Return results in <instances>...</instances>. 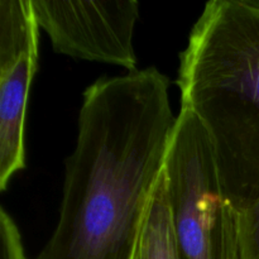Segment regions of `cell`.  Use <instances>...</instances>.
Masks as SVG:
<instances>
[{
    "mask_svg": "<svg viewBox=\"0 0 259 259\" xmlns=\"http://www.w3.org/2000/svg\"><path fill=\"white\" fill-rule=\"evenodd\" d=\"M133 259H180L166 169L149 196Z\"/></svg>",
    "mask_w": 259,
    "mask_h": 259,
    "instance_id": "8992f818",
    "label": "cell"
},
{
    "mask_svg": "<svg viewBox=\"0 0 259 259\" xmlns=\"http://www.w3.org/2000/svg\"><path fill=\"white\" fill-rule=\"evenodd\" d=\"M164 169L180 259H238L237 210L225 195L206 131L184 106Z\"/></svg>",
    "mask_w": 259,
    "mask_h": 259,
    "instance_id": "3957f363",
    "label": "cell"
},
{
    "mask_svg": "<svg viewBox=\"0 0 259 259\" xmlns=\"http://www.w3.org/2000/svg\"><path fill=\"white\" fill-rule=\"evenodd\" d=\"M32 0L0 2V190L25 167V115L39 57Z\"/></svg>",
    "mask_w": 259,
    "mask_h": 259,
    "instance_id": "5b68a950",
    "label": "cell"
},
{
    "mask_svg": "<svg viewBox=\"0 0 259 259\" xmlns=\"http://www.w3.org/2000/svg\"><path fill=\"white\" fill-rule=\"evenodd\" d=\"M0 247L2 259H27L19 228L5 207L0 209Z\"/></svg>",
    "mask_w": 259,
    "mask_h": 259,
    "instance_id": "ba28073f",
    "label": "cell"
},
{
    "mask_svg": "<svg viewBox=\"0 0 259 259\" xmlns=\"http://www.w3.org/2000/svg\"><path fill=\"white\" fill-rule=\"evenodd\" d=\"M35 19L53 51L76 60L138 70L134 30L139 2L32 0Z\"/></svg>",
    "mask_w": 259,
    "mask_h": 259,
    "instance_id": "277c9868",
    "label": "cell"
},
{
    "mask_svg": "<svg viewBox=\"0 0 259 259\" xmlns=\"http://www.w3.org/2000/svg\"><path fill=\"white\" fill-rule=\"evenodd\" d=\"M154 66L85 89L55 230L33 259H133L177 115Z\"/></svg>",
    "mask_w": 259,
    "mask_h": 259,
    "instance_id": "6da1fadb",
    "label": "cell"
},
{
    "mask_svg": "<svg viewBox=\"0 0 259 259\" xmlns=\"http://www.w3.org/2000/svg\"><path fill=\"white\" fill-rule=\"evenodd\" d=\"M181 106L206 131L237 211L259 199V0H211L180 55Z\"/></svg>",
    "mask_w": 259,
    "mask_h": 259,
    "instance_id": "7a4b0ae2",
    "label": "cell"
},
{
    "mask_svg": "<svg viewBox=\"0 0 259 259\" xmlns=\"http://www.w3.org/2000/svg\"><path fill=\"white\" fill-rule=\"evenodd\" d=\"M238 259H259V199L237 211Z\"/></svg>",
    "mask_w": 259,
    "mask_h": 259,
    "instance_id": "52a82bcc",
    "label": "cell"
}]
</instances>
